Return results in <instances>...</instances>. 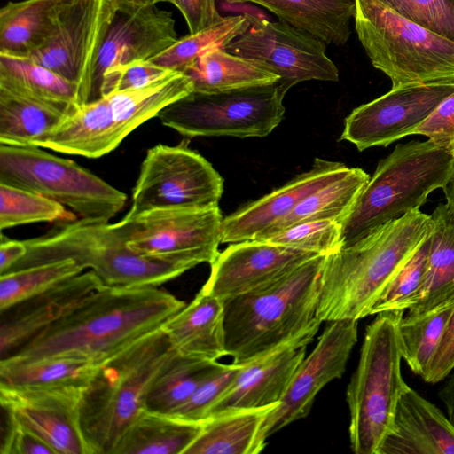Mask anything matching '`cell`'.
<instances>
[{
    "mask_svg": "<svg viewBox=\"0 0 454 454\" xmlns=\"http://www.w3.org/2000/svg\"><path fill=\"white\" fill-rule=\"evenodd\" d=\"M184 306V301L155 286H102L5 359L78 353L105 361L160 328Z\"/></svg>",
    "mask_w": 454,
    "mask_h": 454,
    "instance_id": "cell-1",
    "label": "cell"
},
{
    "mask_svg": "<svg viewBox=\"0 0 454 454\" xmlns=\"http://www.w3.org/2000/svg\"><path fill=\"white\" fill-rule=\"evenodd\" d=\"M431 215L413 209L326 255L320 278L321 322L369 316L385 286L431 233Z\"/></svg>",
    "mask_w": 454,
    "mask_h": 454,
    "instance_id": "cell-2",
    "label": "cell"
},
{
    "mask_svg": "<svg viewBox=\"0 0 454 454\" xmlns=\"http://www.w3.org/2000/svg\"><path fill=\"white\" fill-rule=\"evenodd\" d=\"M326 255H316L259 290L224 304L227 356L242 364L319 327L317 304Z\"/></svg>",
    "mask_w": 454,
    "mask_h": 454,
    "instance_id": "cell-3",
    "label": "cell"
},
{
    "mask_svg": "<svg viewBox=\"0 0 454 454\" xmlns=\"http://www.w3.org/2000/svg\"><path fill=\"white\" fill-rule=\"evenodd\" d=\"M175 353L160 327L102 363L80 403L90 454H114L126 430L146 410L150 387Z\"/></svg>",
    "mask_w": 454,
    "mask_h": 454,
    "instance_id": "cell-4",
    "label": "cell"
},
{
    "mask_svg": "<svg viewBox=\"0 0 454 454\" xmlns=\"http://www.w3.org/2000/svg\"><path fill=\"white\" fill-rule=\"evenodd\" d=\"M59 223L40 237L25 239L27 254L8 271L72 259L92 270L106 286L159 287L195 267L188 262L149 258L131 251L118 222L77 218Z\"/></svg>",
    "mask_w": 454,
    "mask_h": 454,
    "instance_id": "cell-5",
    "label": "cell"
},
{
    "mask_svg": "<svg viewBox=\"0 0 454 454\" xmlns=\"http://www.w3.org/2000/svg\"><path fill=\"white\" fill-rule=\"evenodd\" d=\"M454 176V155L432 140L398 144L382 159L342 223V247L419 208Z\"/></svg>",
    "mask_w": 454,
    "mask_h": 454,
    "instance_id": "cell-6",
    "label": "cell"
},
{
    "mask_svg": "<svg viewBox=\"0 0 454 454\" xmlns=\"http://www.w3.org/2000/svg\"><path fill=\"white\" fill-rule=\"evenodd\" d=\"M192 91L191 79L172 71L146 87L109 93L78 106L36 146L92 159L102 157L138 126Z\"/></svg>",
    "mask_w": 454,
    "mask_h": 454,
    "instance_id": "cell-7",
    "label": "cell"
},
{
    "mask_svg": "<svg viewBox=\"0 0 454 454\" xmlns=\"http://www.w3.org/2000/svg\"><path fill=\"white\" fill-rule=\"evenodd\" d=\"M356 31L392 88L454 83V42L374 0H356Z\"/></svg>",
    "mask_w": 454,
    "mask_h": 454,
    "instance_id": "cell-8",
    "label": "cell"
},
{
    "mask_svg": "<svg viewBox=\"0 0 454 454\" xmlns=\"http://www.w3.org/2000/svg\"><path fill=\"white\" fill-rule=\"evenodd\" d=\"M404 312L379 313L366 327L358 364L346 392L350 448L356 454H377L406 384L397 335Z\"/></svg>",
    "mask_w": 454,
    "mask_h": 454,
    "instance_id": "cell-9",
    "label": "cell"
},
{
    "mask_svg": "<svg viewBox=\"0 0 454 454\" xmlns=\"http://www.w3.org/2000/svg\"><path fill=\"white\" fill-rule=\"evenodd\" d=\"M0 184L23 188L68 207L76 217L108 223L127 196L76 162L39 146L0 144Z\"/></svg>",
    "mask_w": 454,
    "mask_h": 454,
    "instance_id": "cell-10",
    "label": "cell"
},
{
    "mask_svg": "<svg viewBox=\"0 0 454 454\" xmlns=\"http://www.w3.org/2000/svg\"><path fill=\"white\" fill-rule=\"evenodd\" d=\"M290 89L274 83L217 93L192 91L163 108L160 122L186 137H263L278 126Z\"/></svg>",
    "mask_w": 454,
    "mask_h": 454,
    "instance_id": "cell-11",
    "label": "cell"
},
{
    "mask_svg": "<svg viewBox=\"0 0 454 454\" xmlns=\"http://www.w3.org/2000/svg\"><path fill=\"white\" fill-rule=\"evenodd\" d=\"M117 11L114 0H66L47 36L21 58L74 83L79 106L90 103L98 54Z\"/></svg>",
    "mask_w": 454,
    "mask_h": 454,
    "instance_id": "cell-12",
    "label": "cell"
},
{
    "mask_svg": "<svg viewBox=\"0 0 454 454\" xmlns=\"http://www.w3.org/2000/svg\"><path fill=\"white\" fill-rule=\"evenodd\" d=\"M223 179L202 155L184 142L150 148L132 190L127 215L164 207L218 206Z\"/></svg>",
    "mask_w": 454,
    "mask_h": 454,
    "instance_id": "cell-13",
    "label": "cell"
},
{
    "mask_svg": "<svg viewBox=\"0 0 454 454\" xmlns=\"http://www.w3.org/2000/svg\"><path fill=\"white\" fill-rule=\"evenodd\" d=\"M223 217L219 207H164L119 221L128 247L145 257L211 264L219 254Z\"/></svg>",
    "mask_w": 454,
    "mask_h": 454,
    "instance_id": "cell-14",
    "label": "cell"
},
{
    "mask_svg": "<svg viewBox=\"0 0 454 454\" xmlns=\"http://www.w3.org/2000/svg\"><path fill=\"white\" fill-rule=\"evenodd\" d=\"M224 50L262 65L289 89L311 80L339 81L338 68L325 53L326 43L282 20L254 16L248 29Z\"/></svg>",
    "mask_w": 454,
    "mask_h": 454,
    "instance_id": "cell-15",
    "label": "cell"
},
{
    "mask_svg": "<svg viewBox=\"0 0 454 454\" xmlns=\"http://www.w3.org/2000/svg\"><path fill=\"white\" fill-rule=\"evenodd\" d=\"M358 320L326 322L317 342L294 372L279 403L269 413L260 440H266L283 427L305 418L317 395L328 383L345 372L352 349L357 341Z\"/></svg>",
    "mask_w": 454,
    "mask_h": 454,
    "instance_id": "cell-16",
    "label": "cell"
},
{
    "mask_svg": "<svg viewBox=\"0 0 454 454\" xmlns=\"http://www.w3.org/2000/svg\"><path fill=\"white\" fill-rule=\"evenodd\" d=\"M454 91V83L411 84L392 88L355 108L345 119L340 140L359 151L387 146L415 129Z\"/></svg>",
    "mask_w": 454,
    "mask_h": 454,
    "instance_id": "cell-17",
    "label": "cell"
},
{
    "mask_svg": "<svg viewBox=\"0 0 454 454\" xmlns=\"http://www.w3.org/2000/svg\"><path fill=\"white\" fill-rule=\"evenodd\" d=\"M84 388L0 387L1 408L55 454H90L80 421Z\"/></svg>",
    "mask_w": 454,
    "mask_h": 454,
    "instance_id": "cell-18",
    "label": "cell"
},
{
    "mask_svg": "<svg viewBox=\"0 0 454 454\" xmlns=\"http://www.w3.org/2000/svg\"><path fill=\"white\" fill-rule=\"evenodd\" d=\"M316 255L263 240L231 243L210 264L201 290L224 301L278 281Z\"/></svg>",
    "mask_w": 454,
    "mask_h": 454,
    "instance_id": "cell-19",
    "label": "cell"
},
{
    "mask_svg": "<svg viewBox=\"0 0 454 454\" xmlns=\"http://www.w3.org/2000/svg\"><path fill=\"white\" fill-rule=\"evenodd\" d=\"M318 329L311 328L242 364L234 381L209 409L205 420L225 412L278 405Z\"/></svg>",
    "mask_w": 454,
    "mask_h": 454,
    "instance_id": "cell-20",
    "label": "cell"
},
{
    "mask_svg": "<svg viewBox=\"0 0 454 454\" xmlns=\"http://www.w3.org/2000/svg\"><path fill=\"white\" fill-rule=\"evenodd\" d=\"M178 38L172 12L158 8L157 4L129 12L117 11L98 54L90 102L102 97V77L108 68L136 60H149Z\"/></svg>",
    "mask_w": 454,
    "mask_h": 454,
    "instance_id": "cell-21",
    "label": "cell"
},
{
    "mask_svg": "<svg viewBox=\"0 0 454 454\" xmlns=\"http://www.w3.org/2000/svg\"><path fill=\"white\" fill-rule=\"evenodd\" d=\"M348 168L341 162L316 158L309 171L225 216L221 243L262 240L307 196L342 176Z\"/></svg>",
    "mask_w": 454,
    "mask_h": 454,
    "instance_id": "cell-22",
    "label": "cell"
},
{
    "mask_svg": "<svg viewBox=\"0 0 454 454\" xmlns=\"http://www.w3.org/2000/svg\"><path fill=\"white\" fill-rule=\"evenodd\" d=\"M103 285L87 270L0 311V360L58 322Z\"/></svg>",
    "mask_w": 454,
    "mask_h": 454,
    "instance_id": "cell-23",
    "label": "cell"
},
{
    "mask_svg": "<svg viewBox=\"0 0 454 454\" xmlns=\"http://www.w3.org/2000/svg\"><path fill=\"white\" fill-rule=\"evenodd\" d=\"M377 454H454V426L405 384Z\"/></svg>",
    "mask_w": 454,
    "mask_h": 454,
    "instance_id": "cell-24",
    "label": "cell"
},
{
    "mask_svg": "<svg viewBox=\"0 0 454 454\" xmlns=\"http://www.w3.org/2000/svg\"><path fill=\"white\" fill-rule=\"evenodd\" d=\"M161 328L179 355L207 361L227 356L223 301L201 289Z\"/></svg>",
    "mask_w": 454,
    "mask_h": 454,
    "instance_id": "cell-25",
    "label": "cell"
},
{
    "mask_svg": "<svg viewBox=\"0 0 454 454\" xmlns=\"http://www.w3.org/2000/svg\"><path fill=\"white\" fill-rule=\"evenodd\" d=\"M104 361L78 353L0 360V387H86Z\"/></svg>",
    "mask_w": 454,
    "mask_h": 454,
    "instance_id": "cell-26",
    "label": "cell"
},
{
    "mask_svg": "<svg viewBox=\"0 0 454 454\" xmlns=\"http://www.w3.org/2000/svg\"><path fill=\"white\" fill-rule=\"evenodd\" d=\"M253 3L273 12L279 20L304 30L326 44L343 45L350 35L356 0H224Z\"/></svg>",
    "mask_w": 454,
    "mask_h": 454,
    "instance_id": "cell-27",
    "label": "cell"
},
{
    "mask_svg": "<svg viewBox=\"0 0 454 454\" xmlns=\"http://www.w3.org/2000/svg\"><path fill=\"white\" fill-rule=\"evenodd\" d=\"M433 229L427 270L408 316L426 312L454 298V211L439 204L431 215Z\"/></svg>",
    "mask_w": 454,
    "mask_h": 454,
    "instance_id": "cell-28",
    "label": "cell"
},
{
    "mask_svg": "<svg viewBox=\"0 0 454 454\" xmlns=\"http://www.w3.org/2000/svg\"><path fill=\"white\" fill-rule=\"evenodd\" d=\"M277 405L225 412L207 419L202 430L184 454H258L262 426Z\"/></svg>",
    "mask_w": 454,
    "mask_h": 454,
    "instance_id": "cell-29",
    "label": "cell"
},
{
    "mask_svg": "<svg viewBox=\"0 0 454 454\" xmlns=\"http://www.w3.org/2000/svg\"><path fill=\"white\" fill-rule=\"evenodd\" d=\"M182 73L192 81L193 91L217 93L271 84L279 77L257 62L223 48L200 55Z\"/></svg>",
    "mask_w": 454,
    "mask_h": 454,
    "instance_id": "cell-30",
    "label": "cell"
},
{
    "mask_svg": "<svg viewBox=\"0 0 454 454\" xmlns=\"http://www.w3.org/2000/svg\"><path fill=\"white\" fill-rule=\"evenodd\" d=\"M0 88L47 104L67 114L79 106L74 83L26 58L0 54Z\"/></svg>",
    "mask_w": 454,
    "mask_h": 454,
    "instance_id": "cell-31",
    "label": "cell"
},
{
    "mask_svg": "<svg viewBox=\"0 0 454 454\" xmlns=\"http://www.w3.org/2000/svg\"><path fill=\"white\" fill-rule=\"evenodd\" d=\"M202 423L143 411L126 430L114 454H184Z\"/></svg>",
    "mask_w": 454,
    "mask_h": 454,
    "instance_id": "cell-32",
    "label": "cell"
},
{
    "mask_svg": "<svg viewBox=\"0 0 454 454\" xmlns=\"http://www.w3.org/2000/svg\"><path fill=\"white\" fill-rule=\"evenodd\" d=\"M66 0L8 2L0 11V54L23 57L50 33Z\"/></svg>",
    "mask_w": 454,
    "mask_h": 454,
    "instance_id": "cell-33",
    "label": "cell"
},
{
    "mask_svg": "<svg viewBox=\"0 0 454 454\" xmlns=\"http://www.w3.org/2000/svg\"><path fill=\"white\" fill-rule=\"evenodd\" d=\"M68 114L0 88V144L36 146Z\"/></svg>",
    "mask_w": 454,
    "mask_h": 454,
    "instance_id": "cell-34",
    "label": "cell"
},
{
    "mask_svg": "<svg viewBox=\"0 0 454 454\" xmlns=\"http://www.w3.org/2000/svg\"><path fill=\"white\" fill-rule=\"evenodd\" d=\"M369 179V175L362 168H348L342 176L307 196L262 240L288 226L306 221L325 219L342 224Z\"/></svg>",
    "mask_w": 454,
    "mask_h": 454,
    "instance_id": "cell-35",
    "label": "cell"
},
{
    "mask_svg": "<svg viewBox=\"0 0 454 454\" xmlns=\"http://www.w3.org/2000/svg\"><path fill=\"white\" fill-rule=\"evenodd\" d=\"M221 364L176 352L153 382L146 397V411L171 415Z\"/></svg>",
    "mask_w": 454,
    "mask_h": 454,
    "instance_id": "cell-36",
    "label": "cell"
},
{
    "mask_svg": "<svg viewBox=\"0 0 454 454\" xmlns=\"http://www.w3.org/2000/svg\"><path fill=\"white\" fill-rule=\"evenodd\" d=\"M454 307V298L426 312L403 317L397 325L402 358L422 377L428 367Z\"/></svg>",
    "mask_w": 454,
    "mask_h": 454,
    "instance_id": "cell-37",
    "label": "cell"
},
{
    "mask_svg": "<svg viewBox=\"0 0 454 454\" xmlns=\"http://www.w3.org/2000/svg\"><path fill=\"white\" fill-rule=\"evenodd\" d=\"M252 14H238L223 19L216 24L178 38L159 55L149 59L164 68L183 72L203 53L216 48L224 49L251 26Z\"/></svg>",
    "mask_w": 454,
    "mask_h": 454,
    "instance_id": "cell-38",
    "label": "cell"
},
{
    "mask_svg": "<svg viewBox=\"0 0 454 454\" xmlns=\"http://www.w3.org/2000/svg\"><path fill=\"white\" fill-rule=\"evenodd\" d=\"M85 270L66 259L0 274V311L72 278Z\"/></svg>",
    "mask_w": 454,
    "mask_h": 454,
    "instance_id": "cell-39",
    "label": "cell"
},
{
    "mask_svg": "<svg viewBox=\"0 0 454 454\" xmlns=\"http://www.w3.org/2000/svg\"><path fill=\"white\" fill-rule=\"evenodd\" d=\"M77 219L62 204L36 192L0 184V229Z\"/></svg>",
    "mask_w": 454,
    "mask_h": 454,
    "instance_id": "cell-40",
    "label": "cell"
},
{
    "mask_svg": "<svg viewBox=\"0 0 454 454\" xmlns=\"http://www.w3.org/2000/svg\"><path fill=\"white\" fill-rule=\"evenodd\" d=\"M430 242L431 233L393 276L373 303L369 316L388 311H406L411 307L424 279Z\"/></svg>",
    "mask_w": 454,
    "mask_h": 454,
    "instance_id": "cell-41",
    "label": "cell"
},
{
    "mask_svg": "<svg viewBox=\"0 0 454 454\" xmlns=\"http://www.w3.org/2000/svg\"><path fill=\"white\" fill-rule=\"evenodd\" d=\"M342 224L332 220H311L288 226L263 241L329 255L342 247Z\"/></svg>",
    "mask_w": 454,
    "mask_h": 454,
    "instance_id": "cell-42",
    "label": "cell"
},
{
    "mask_svg": "<svg viewBox=\"0 0 454 454\" xmlns=\"http://www.w3.org/2000/svg\"><path fill=\"white\" fill-rule=\"evenodd\" d=\"M454 42V0H374Z\"/></svg>",
    "mask_w": 454,
    "mask_h": 454,
    "instance_id": "cell-43",
    "label": "cell"
},
{
    "mask_svg": "<svg viewBox=\"0 0 454 454\" xmlns=\"http://www.w3.org/2000/svg\"><path fill=\"white\" fill-rule=\"evenodd\" d=\"M241 364H222L220 367L207 377L190 396L171 415L176 419L202 423L209 409L234 381Z\"/></svg>",
    "mask_w": 454,
    "mask_h": 454,
    "instance_id": "cell-44",
    "label": "cell"
},
{
    "mask_svg": "<svg viewBox=\"0 0 454 454\" xmlns=\"http://www.w3.org/2000/svg\"><path fill=\"white\" fill-rule=\"evenodd\" d=\"M172 71L150 60H136L111 67L102 77V97L112 92L146 87L167 76Z\"/></svg>",
    "mask_w": 454,
    "mask_h": 454,
    "instance_id": "cell-45",
    "label": "cell"
},
{
    "mask_svg": "<svg viewBox=\"0 0 454 454\" xmlns=\"http://www.w3.org/2000/svg\"><path fill=\"white\" fill-rule=\"evenodd\" d=\"M454 155V91L415 129Z\"/></svg>",
    "mask_w": 454,
    "mask_h": 454,
    "instance_id": "cell-46",
    "label": "cell"
},
{
    "mask_svg": "<svg viewBox=\"0 0 454 454\" xmlns=\"http://www.w3.org/2000/svg\"><path fill=\"white\" fill-rule=\"evenodd\" d=\"M3 413L5 424L1 434V454H55L37 435L16 423L4 411Z\"/></svg>",
    "mask_w": 454,
    "mask_h": 454,
    "instance_id": "cell-47",
    "label": "cell"
},
{
    "mask_svg": "<svg viewBox=\"0 0 454 454\" xmlns=\"http://www.w3.org/2000/svg\"><path fill=\"white\" fill-rule=\"evenodd\" d=\"M454 369V307L447 322L437 349L422 379L427 383H437Z\"/></svg>",
    "mask_w": 454,
    "mask_h": 454,
    "instance_id": "cell-48",
    "label": "cell"
},
{
    "mask_svg": "<svg viewBox=\"0 0 454 454\" xmlns=\"http://www.w3.org/2000/svg\"><path fill=\"white\" fill-rule=\"evenodd\" d=\"M175 6L184 16L191 34L207 28L223 19L215 0H176Z\"/></svg>",
    "mask_w": 454,
    "mask_h": 454,
    "instance_id": "cell-49",
    "label": "cell"
},
{
    "mask_svg": "<svg viewBox=\"0 0 454 454\" xmlns=\"http://www.w3.org/2000/svg\"><path fill=\"white\" fill-rule=\"evenodd\" d=\"M27 254L24 240L10 239L1 235L0 244V274L11 270Z\"/></svg>",
    "mask_w": 454,
    "mask_h": 454,
    "instance_id": "cell-50",
    "label": "cell"
},
{
    "mask_svg": "<svg viewBox=\"0 0 454 454\" xmlns=\"http://www.w3.org/2000/svg\"><path fill=\"white\" fill-rule=\"evenodd\" d=\"M438 396L446 408L447 418L454 426V372L440 389Z\"/></svg>",
    "mask_w": 454,
    "mask_h": 454,
    "instance_id": "cell-51",
    "label": "cell"
},
{
    "mask_svg": "<svg viewBox=\"0 0 454 454\" xmlns=\"http://www.w3.org/2000/svg\"><path fill=\"white\" fill-rule=\"evenodd\" d=\"M118 11L121 12H133L135 10H137L139 8L152 5V4H158L161 2H166V0H114Z\"/></svg>",
    "mask_w": 454,
    "mask_h": 454,
    "instance_id": "cell-52",
    "label": "cell"
},
{
    "mask_svg": "<svg viewBox=\"0 0 454 454\" xmlns=\"http://www.w3.org/2000/svg\"><path fill=\"white\" fill-rule=\"evenodd\" d=\"M443 190L446 195L447 204L454 211V176Z\"/></svg>",
    "mask_w": 454,
    "mask_h": 454,
    "instance_id": "cell-53",
    "label": "cell"
},
{
    "mask_svg": "<svg viewBox=\"0 0 454 454\" xmlns=\"http://www.w3.org/2000/svg\"><path fill=\"white\" fill-rule=\"evenodd\" d=\"M166 2H168V3L172 4L173 5L176 4V0H166Z\"/></svg>",
    "mask_w": 454,
    "mask_h": 454,
    "instance_id": "cell-54",
    "label": "cell"
}]
</instances>
